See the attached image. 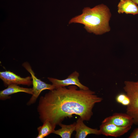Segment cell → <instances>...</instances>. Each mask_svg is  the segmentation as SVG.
I'll use <instances>...</instances> for the list:
<instances>
[{
	"mask_svg": "<svg viewBox=\"0 0 138 138\" xmlns=\"http://www.w3.org/2000/svg\"><path fill=\"white\" fill-rule=\"evenodd\" d=\"M75 85L55 88L41 96L37 107L39 118L43 123L49 121L56 126L65 118L75 114L84 121H89L96 103L103 98L89 89H77Z\"/></svg>",
	"mask_w": 138,
	"mask_h": 138,
	"instance_id": "6da1fadb",
	"label": "cell"
},
{
	"mask_svg": "<svg viewBox=\"0 0 138 138\" xmlns=\"http://www.w3.org/2000/svg\"><path fill=\"white\" fill-rule=\"evenodd\" d=\"M111 14L109 8L101 4L90 8L85 7L80 15L72 18L69 24L77 23L84 25V28L88 32L101 35L110 30L109 22Z\"/></svg>",
	"mask_w": 138,
	"mask_h": 138,
	"instance_id": "7a4b0ae2",
	"label": "cell"
},
{
	"mask_svg": "<svg viewBox=\"0 0 138 138\" xmlns=\"http://www.w3.org/2000/svg\"><path fill=\"white\" fill-rule=\"evenodd\" d=\"M124 84V90L130 100L126 113L132 118L134 124L138 125V81H126Z\"/></svg>",
	"mask_w": 138,
	"mask_h": 138,
	"instance_id": "3957f363",
	"label": "cell"
},
{
	"mask_svg": "<svg viewBox=\"0 0 138 138\" xmlns=\"http://www.w3.org/2000/svg\"><path fill=\"white\" fill-rule=\"evenodd\" d=\"M22 65L30 74L32 78L33 94L27 104L28 105H30L36 102L38 98L42 91L46 89L51 90L54 89L55 87L53 84L46 83L38 78L35 76L34 73L28 62L24 63Z\"/></svg>",
	"mask_w": 138,
	"mask_h": 138,
	"instance_id": "277c9868",
	"label": "cell"
},
{
	"mask_svg": "<svg viewBox=\"0 0 138 138\" xmlns=\"http://www.w3.org/2000/svg\"><path fill=\"white\" fill-rule=\"evenodd\" d=\"M0 78L5 87L11 84L22 85L28 86L32 84L31 76L22 77L9 71L0 72Z\"/></svg>",
	"mask_w": 138,
	"mask_h": 138,
	"instance_id": "5b68a950",
	"label": "cell"
},
{
	"mask_svg": "<svg viewBox=\"0 0 138 138\" xmlns=\"http://www.w3.org/2000/svg\"><path fill=\"white\" fill-rule=\"evenodd\" d=\"M79 73L75 71L72 73L67 77L64 79L60 80L52 77L48 78L49 80L55 88L65 87L71 85H75L78 86L80 89L86 90L89 88L83 85L80 82L78 77Z\"/></svg>",
	"mask_w": 138,
	"mask_h": 138,
	"instance_id": "8992f818",
	"label": "cell"
},
{
	"mask_svg": "<svg viewBox=\"0 0 138 138\" xmlns=\"http://www.w3.org/2000/svg\"><path fill=\"white\" fill-rule=\"evenodd\" d=\"M131 128V126H120L110 123L104 122L101 123L99 130L101 134L106 136L117 137L127 133Z\"/></svg>",
	"mask_w": 138,
	"mask_h": 138,
	"instance_id": "52a82bcc",
	"label": "cell"
},
{
	"mask_svg": "<svg viewBox=\"0 0 138 138\" xmlns=\"http://www.w3.org/2000/svg\"><path fill=\"white\" fill-rule=\"evenodd\" d=\"M104 122L122 127L131 126L134 124L132 118L126 113H114L112 116L105 118L102 122Z\"/></svg>",
	"mask_w": 138,
	"mask_h": 138,
	"instance_id": "ba28073f",
	"label": "cell"
},
{
	"mask_svg": "<svg viewBox=\"0 0 138 138\" xmlns=\"http://www.w3.org/2000/svg\"><path fill=\"white\" fill-rule=\"evenodd\" d=\"M83 121L79 117L76 121L75 130L76 132L75 138H85L90 134L97 135L101 134L99 130L91 128L87 126L84 124Z\"/></svg>",
	"mask_w": 138,
	"mask_h": 138,
	"instance_id": "9c48e42d",
	"label": "cell"
},
{
	"mask_svg": "<svg viewBox=\"0 0 138 138\" xmlns=\"http://www.w3.org/2000/svg\"><path fill=\"white\" fill-rule=\"evenodd\" d=\"M24 92L32 95L33 94L32 88H25L20 87L16 84L8 85L7 88L0 91V100H4L10 99L9 96L18 92Z\"/></svg>",
	"mask_w": 138,
	"mask_h": 138,
	"instance_id": "30bf717a",
	"label": "cell"
},
{
	"mask_svg": "<svg viewBox=\"0 0 138 138\" xmlns=\"http://www.w3.org/2000/svg\"><path fill=\"white\" fill-rule=\"evenodd\" d=\"M118 12L135 15L138 14L137 4L131 0H120L118 5Z\"/></svg>",
	"mask_w": 138,
	"mask_h": 138,
	"instance_id": "8fae6325",
	"label": "cell"
},
{
	"mask_svg": "<svg viewBox=\"0 0 138 138\" xmlns=\"http://www.w3.org/2000/svg\"><path fill=\"white\" fill-rule=\"evenodd\" d=\"M76 122L70 125H65L62 123L59 124L61 128L55 130L53 133L60 136L62 138H70L72 134L75 131Z\"/></svg>",
	"mask_w": 138,
	"mask_h": 138,
	"instance_id": "7c38bea8",
	"label": "cell"
},
{
	"mask_svg": "<svg viewBox=\"0 0 138 138\" xmlns=\"http://www.w3.org/2000/svg\"><path fill=\"white\" fill-rule=\"evenodd\" d=\"M55 127L49 121L46 120L43 123L42 125L38 128V134L36 138H43L53 133Z\"/></svg>",
	"mask_w": 138,
	"mask_h": 138,
	"instance_id": "4fadbf2b",
	"label": "cell"
},
{
	"mask_svg": "<svg viewBox=\"0 0 138 138\" xmlns=\"http://www.w3.org/2000/svg\"><path fill=\"white\" fill-rule=\"evenodd\" d=\"M116 100L118 102L124 106H127L130 103L129 98L126 94H121L118 95Z\"/></svg>",
	"mask_w": 138,
	"mask_h": 138,
	"instance_id": "5bb4252c",
	"label": "cell"
},
{
	"mask_svg": "<svg viewBox=\"0 0 138 138\" xmlns=\"http://www.w3.org/2000/svg\"><path fill=\"white\" fill-rule=\"evenodd\" d=\"M129 138H138V128L134 129L128 137Z\"/></svg>",
	"mask_w": 138,
	"mask_h": 138,
	"instance_id": "9a60e30c",
	"label": "cell"
},
{
	"mask_svg": "<svg viewBox=\"0 0 138 138\" xmlns=\"http://www.w3.org/2000/svg\"><path fill=\"white\" fill-rule=\"evenodd\" d=\"M134 2L136 3L137 4H138V0H131Z\"/></svg>",
	"mask_w": 138,
	"mask_h": 138,
	"instance_id": "2e32d148",
	"label": "cell"
}]
</instances>
